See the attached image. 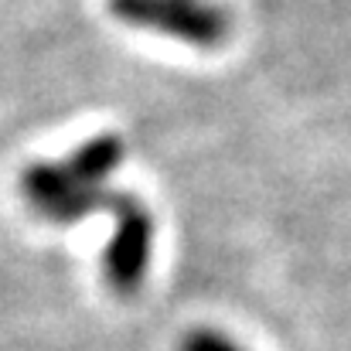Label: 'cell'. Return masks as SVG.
I'll return each instance as SVG.
<instances>
[{
  "instance_id": "obj_4",
  "label": "cell",
  "mask_w": 351,
  "mask_h": 351,
  "mask_svg": "<svg viewBox=\"0 0 351 351\" xmlns=\"http://www.w3.org/2000/svg\"><path fill=\"white\" fill-rule=\"evenodd\" d=\"M178 351H245L235 338L215 331V328H195L181 338V348Z\"/></svg>"
},
{
  "instance_id": "obj_1",
  "label": "cell",
  "mask_w": 351,
  "mask_h": 351,
  "mask_svg": "<svg viewBox=\"0 0 351 351\" xmlns=\"http://www.w3.org/2000/svg\"><path fill=\"white\" fill-rule=\"evenodd\" d=\"M126 160L119 133H96L82 140L65 160H31L17 174V191L31 215L48 212L79 188H103Z\"/></svg>"
},
{
  "instance_id": "obj_3",
  "label": "cell",
  "mask_w": 351,
  "mask_h": 351,
  "mask_svg": "<svg viewBox=\"0 0 351 351\" xmlns=\"http://www.w3.org/2000/svg\"><path fill=\"white\" fill-rule=\"evenodd\" d=\"M113 215V235L103 249V280L113 297H136L150 276V259H154V242L157 226L154 215L143 202L123 191Z\"/></svg>"
},
{
  "instance_id": "obj_2",
  "label": "cell",
  "mask_w": 351,
  "mask_h": 351,
  "mask_svg": "<svg viewBox=\"0 0 351 351\" xmlns=\"http://www.w3.org/2000/svg\"><path fill=\"white\" fill-rule=\"evenodd\" d=\"M119 24L215 51L232 38V17L212 0H106Z\"/></svg>"
}]
</instances>
